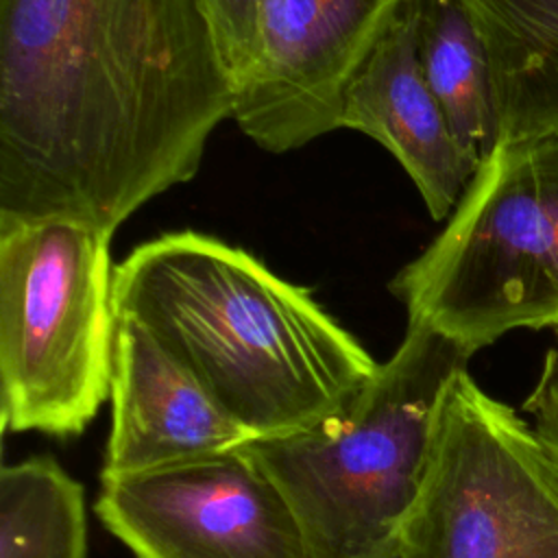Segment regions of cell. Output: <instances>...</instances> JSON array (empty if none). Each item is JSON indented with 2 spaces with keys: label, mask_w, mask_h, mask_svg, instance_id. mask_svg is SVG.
<instances>
[{
  "label": "cell",
  "mask_w": 558,
  "mask_h": 558,
  "mask_svg": "<svg viewBox=\"0 0 558 558\" xmlns=\"http://www.w3.org/2000/svg\"><path fill=\"white\" fill-rule=\"evenodd\" d=\"M388 288L408 323L473 353L512 329L558 327V135L495 144Z\"/></svg>",
  "instance_id": "obj_4"
},
{
  "label": "cell",
  "mask_w": 558,
  "mask_h": 558,
  "mask_svg": "<svg viewBox=\"0 0 558 558\" xmlns=\"http://www.w3.org/2000/svg\"><path fill=\"white\" fill-rule=\"evenodd\" d=\"M113 303L251 438L316 421L379 368L310 290L196 231L133 248L113 270Z\"/></svg>",
  "instance_id": "obj_2"
},
{
  "label": "cell",
  "mask_w": 558,
  "mask_h": 558,
  "mask_svg": "<svg viewBox=\"0 0 558 558\" xmlns=\"http://www.w3.org/2000/svg\"><path fill=\"white\" fill-rule=\"evenodd\" d=\"M81 484L50 458L7 464L0 473V558H85Z\"/></svg>",
  "instance_id": "obj_13"
},
{
  "label": "cell",
  "mask_w": 558,
  "mask_h": 558,
  "mask_svg": "<svg viewBox=\"0 0 558 558\" xmlns=\"http://www.w3.org/2000/svg\"><path fill=\"white\" fill-rule=\"evenodd\" d=\"M486 48L497 144L558 135V0H460Z\"/></svg>",
  "instance_id": "obj_11"
},
{
  "label": "cell",
  "mask_w": 558,
  "mask_h": 558,
  "mask_svg": "<svg viewBox=\"0 0 558 558\" xmlns=\"http://www.w3.org/2000/svg\"><path fill=\"white\" fill-rule=\"evenodd\" d=\"M416 50L456 142L480 166L497 144V111L486 48L460 0L418 2Z\"/></svg>",
  "instance_id": "obj_12"
},
{
  "label": "cell",
  "mask_w": 558,
  "mask_h": 558,
  "mask_svg": "<svg viewBox=\"0 0 558 558\" xmlns=\"http://www.w3.org/2000/svg\"><path fill=\"white\" fill-rule=\"evenodd\" d=\"M418 2L410 0L349 81L340 129L379 142L416 185L434 220L449 218L480 168L456 142L418 61Z\"/></svg>",
  "instance_id": "obj_9"
},
{
  "label": "cell",
  "mask_w": 558,
  "mask_h": 558,
  "mask_svg": "<svg viewBox=\"0 0 558 558\" xmlns=\"http://www.w3.org/2000/svg\"><path fill=\"white\" fill-rule=\"evenodd\" d=\"M523 410L534 421V432L558 462V329L556 342L547 349L534 390L523 401Z\"/></svg>",
  "instance_id": "obj_15"
},
{
  "label": "cell",
  "mask_w": 558,
  "mask_h": 558,
  "mask_svg": "<svg viewBox=\"0 0 558 558\" xmlns=\"http://www.w3.org/2000/svg\"><path fill=\"white\" fill-rule=\"evenodd\" d=\"M233 105L203 0H0V214L113 233Z\"/></svg>",
  "instance_id": "obj_1"
},
{
  "label": "cell",
  "mask_w": 558,
  "mask_h": 558,
  "mask_svg": "<svg viewBox=\"0 0 558 558\" xmlns=\"http://www.w3.org/2000/svg\"><path fill=\"white\" fill-rule=\"evenodd\" d=\"M410 0H259L257 59L233 120L268 153L340 129L349 81Z\"/></svg>",
  "instance_id": "obj_8"
},
{
  "label": "cell",
  "mask_w": 558,
  "mask_h": 558,
  "mask_svg": "<svg viewBox=\"0 0 558 558\" xmlns=\"http://www.w3.org/2000/svg\"><path fill=\"white\" fill-rule=\"evenodd\" d=\"M403 558H558V462L462 371L442 403Z\"/></svg>",
  "instance_id": "obj_6"
},
{
  "label": "cell",
  "mask_w": 558,
  "mask_h": 558,
  "mask_svg": "<svg viewBox=\"0 0 558 558\" xmlns=\"http://www.w3.org/2000/svg\"><path fill=\"white\" fill-rule=\"evenodd\" d=\"M375 558H403V554H401V547H399V543H397V545H392L390 549L381 551V554L375 556Z\"/></svg>",
  "instance_id": "obj_16"
},
{
  "label": "cell",
  "mask_w": 558,
  "mask_h": 558,
  "mask_svg": "<svg viewBox=\"0 0 558 558\" xmlns=\"http://www.w3.org/2000/svg\"><path fill=\"white\" fill-rule=\"evenodd\" d=\"M257 4L259 0H203L235 89L257 59Z\"/></svg>",
  "instance_id": "obj_14"
},
{
  "label": "cell",
  "mask_w": 558,
  "mask_h": 558,
  "mask_svg": "<svg viewBox=\"0 0 558 558\" xmlns=\"http://www.w3.org/2000/svg\"><path fill=\"white\" fill-rule=\"evenodd\" d=\"M94 510L137 558H312L290 501L246 442L100 475Z\"/></svg>",
  "instance_id": "obj_7"
},
{
  "label": "cell",
  "mask_w": 558,
  "mask_h": 558,
  "mask_svg": "<svg viewBox=\"0 0 558 558\" xmlns=\"http://www.w3.org/2000/svg\"><path fill=\"white\" fill-rule=\"evenodd\" d=\"M111 434L100 475H126L235 449L251 440L155 338L118 316Z\"/></svg>",
  "instance_id": "obj_10"
},
{
  "label": "cell",
  "mask_w": 558,
  "mask_h": 558,
  "mask_svg": "<svg viewBox=\"0 0 558 558\" xmlns=\"http://www.w3.org/2000/svg\"><path fill=\"white\" fill-rule=\"evenodd\" d=\"M471 355L432 327L408 323L392 357L340 405L246 442L290 501L312 558H375L399 543L445 397Z\"/></svg>",
  "instance_id": "obj_3"
},
{
  "label": "cell",
  "mask_w": 558,
  "mask_h": 558,
  "mask_svg": "<svg viewBox=\"0 0 558 558\" xmlns=\"http://www.w3.org/2000/svg\"><path fill=\"white\" fill-rule=\"evenodd\" d=\"M109 231L0 214V395L15 432L76 436L111 390Z\"/></svg>",
  "instance_id": "obj_5"
}]
</instances>
